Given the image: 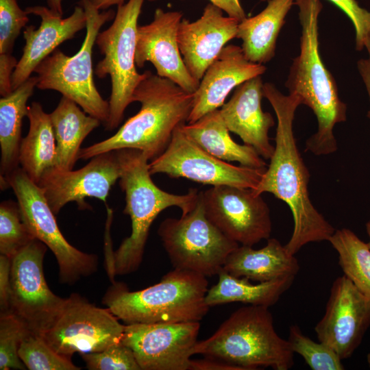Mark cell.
<instances>
[{"instance_id": "1", "label": "cell", "mask_w": 370, "mask_h": 370, "mask_svg": "<svg viewBox=\"0 0 370 370\" xmlns=\"http://www.w3.org/2000/svg\"><path fill=\"white\" fill-rule=\"evenodd\" d=\"M263 92L277 119L275 145L270 163L252 190L256 195L271 193L288 205L294 225L284 246L290 254L295 255L309 243L328 241L336 230L316 209L309 197L310 175L293 132L295 112L301 105L300 99L283 95L271 83L264 84Z\"/></svg>"}, {"instance_id": "2", "label": "cell", "mask_w": 370, "mask_h": 370, "mask_svg": "<svg viewBox=\"0 0 370 370\" xmlns=\"http://www.w3.org/2000/svg\"><path fill=\"white\" fill-rule=\"evenodd\" d=\"M301 28L300 51L294 58L285 86L298 97L317 120V130L306 141L305 151L317 156L337 150L334 134L336 124L346 121L347 106L340 99L334 77L319 53L318 18L323 8L320 0H295Z\"/></svg>"}, {"instance_id": "3", "label": "cell", "mask_w": 370, "mask_h": 370, "mask_svg": "<svg viewBox=\"0 0 370 370\" xmlns=\"http://www.w3.org/2000/svg\"><path fill=\"white\" fill-rule=\"evenodd\" d=\"M194 93L171 80L147 71L133 94L140 103L138 113L129 118L110 138L81 148L78 158L88 160L103 153L123 149L141 151L149 160L161 155L175 130L186 123L191 112Z\"/></svg>"}, {"instance_id": "4", "label": "cell", "mask_w": 370, "mask_h": 370, "mask_svg": "<svg viewBox=\"0 0 370 370\" xmlns=\"http://www.w3.org/2000/svg\"><path fill=\"white\" fill-rule=\"evenodd\" d=\"M121 166L119 185L125 194L123 213L132 221L131 235L114 252L110 268L112 275H125L138 269L145 251L150 227L164 209L177 206L182 214L195 206L199 192L190 188L185 195H175L158 188L153 182L149 160L140 150L116 151Z\"/></svg>"}, {"instance_id": "5", "label": "cell", "mask_w": 370, "mask_h": 370, "mask_svg": "<svg viewBox=\"0 0 370 370\" xmlns=\"http://www.w3.org/2000/svg\"><path fill=\"white\" fill-rule=\"evenodd\" d=\"M208 284L203 275L174 269L145 289L130 291L114 284L103 304L126 324L200 321L210 308L205 300Z\"/></svg>"}, {"instance_id": "6", "label": "cell", "mask_w": 370, "mask_h": 370, "mask_svg": "<svg viewBox=\"0 0 370 370\" xmlns=\"http://www.w3.org/2000/svg\"><path fill=\"white\" fill-rule=\"evenodd\" d=\"M193 354L224 360L242 370L271 367L288 370L294 364V352L288 340L276 332L269 307H241L209 338L197 341Z\"/></svg>"}, {"instance_id": "7", "label": "cell", "mask_w": 370, "mask_h": 370, "mask_svg": "<svg viewBox=\"0 0 370 370\" xmlns=\"http://www.w3.org/2000/svg\"><path fill=\"white\" fill-rule=\"evenodd\" d=\"M79 5L86 16V32L80 49L68 56L57 49L43 60L34 70L38 77L36 88L60 92L105 125L109 118L110 106L94 82L92 49L100 29L113 18L114 12H100L90 0H81Z\"/></svg>"}, {"instance_id": "8", "label": "cell", "mask_w": 370, "mask_h": 370, "mask_svg": "<svg viewBox=\"0 0 370 370\" xmlns=\"http://www.w3.org/2000/svg\"><path fill=\"white\" fill-rule=\"evenodd\" d=\"M145 0H129L118 6L112 24L99 32L95 40L103 58L95 73L101 79L110 77V114L106 130L116 129L122 122L127 107L133 102V94L146 77L136 68L135 53L138 20Z\"/></svg>"}, {"instance_id": "9", "label": "cell", "mask_w": 370, "mask_h": 370, "mask_svg": "<svg viewBox=\"0 0 370 370\" xmlns=\"http://www.w3.org/2000/svg\"><path fill=\"white\" fill-rule=\"evenodd\" d=\"M158 234L174 269L210 277L218 275L239 244L221 232L206 217L202 191L189 212L167 218Z\"/></svg>"}, {"instance_id": "10", "label": "cell", "mask_w": 370, "mask_h": 370, "mask_svg": "<svg viewBox=\"0 0 370 370\" xmlns=\"http://www.w3.org/2000/svg\"><path fill=\"white\" fill-rule=\"evenodd\" d=\"M12 188L19 206L23 221L34 237L53 253L59 267L60 280L73 284L97 269V257L71 245L61 233L55 214L42 190L18 166L5 180L1 188Z\"/></svg>"}, {"instance_id": "11", "label": "cell", "mask_w": 370, "mask_h": 370, "mask_svg": "<svg viewBox=\"0 0 370 370\" xmlns=\"http://www.w3.org/2000/svg\"><path fill=\"white\" fill-rule=\"evenodd\" d=\"M47 245L34 238L11 258L10 314L29 331L43 335L62 312L66 299L49 288L43 272Z\"/></svg>"}, {"instance_id": "12", "label": "cell", "mask_w": 370, "mask_h": 370, "mask_svg": "<svg viewBox=\"0 0 370 370\" xmlns=\"http://www.w3.org/2000/svg\"><path fill=\"white\" fill-rule=\"evenodd\" d=\"M107 308L71 295L51 328L42 336L58 354L99 352L121 342L125 325Z\"/></svg>"}, {"instance_id": "13", "label": "cell", "mask_w": 370, "mask_h": 370, "mask_svg": "<svg viewBox=\"0 0 370 370\" xmlns=\"http://www.w3.org/2000/svg\"><path fill=\"white\" fill-rule=\"evenodd\" d=\"M151 175L164 173L204 184L255 188L266 169L235 166L201 147L177 127L164 152L149 163Z\"/></svg>"}, {"instance_id": "14", "label": "cell", "mask_w": 370, "mask_h": 370, "mask_svg": "<svg viewBox=\"0 0 370 370\" xmlns=\"http://www.w3.org/2000/svg\"><path fill=\"white\" fill-rule=\"evenodd\" d=\"M208 219L227 237L241 245L253 246L270 237V210L252 189L229 185L202 191Z\"/></svg>"}, {"instance_id": "15", "label": "cell", "mask_w": 370, "mask_h": 370, "mask_svg": "<svg viewBox=\"0 0 370 370\" xmlns=\"http://www.w3.org/2000/svg\"><path fill=\"white\" fill-rule=\"evenodd\" d=\"M199 321L125 324L121 342L141 370H190Z\"/></svg>"}, {"instance_id": "16", "label": "cell", "mask_w": 370, "mask_h": 370, "mask_svg": "<svg viewBox=\"0 0 370 370\" xmlns=\"http://www.w3.org/2000/svg\"><path fill=\"white\" fill-rule=\"evenodd\" d=\"M370 326V298L345 275L334 280L325 314L316 324L319 341L332 347L341 360L350 358Z\"/></svg>"}, {"instance_id": "17", "label": "cell", "mask_w": 370, "mask_h": 370, "mask_svg": "<svg viewBox=\"0 0 370 370\" xmlns=\"http://www.w3.org/2000/svg\"><path fill=\"white\" fill-rule=\"evenodd\" d=\"M121 169L116 151L95 156L77 170H47L37 184L55 215L68 203L75 201L79 210L90 209L85 202L95 197L106 203L110 190L121 177Z\"/></svg>"}, {"instance_id": "18", "label": "cell", "mask_w": 370, "mask_h": 370, "mask_svg": "<svg viewBox=\"0 0 370 370\" xmlns=\"http://www.w3.org/2000/svg\"><path fill=\"white\" fill-rule=\"evenodd\" d=\"M182 16L181 12H165L158 8L151 23L138 26L135 62L140 68L150 62L156 75L171 80L188 92L194 93L199 82L188 72L177 42Z\"/></svg>"}, {"instance_id": "19", "label": "cell", "mask_w": 370, "mask_h": 370, "mask_svg": "<svg viewBox=\"0 0 370 370\" xmlns=\"http://www.w3.org/2000/svg\"><path fill=\"white\" fill-rule=\"evenodd\" d=\"M239 22L225 16L223 10L211 3L195 21L182 18L177 42L184 62L193 78L200 82L226 44L236 38Z\"/></svg>"}, {"instance_id": "20", "label": "cell", "mask_w": 370, "mask_h": 370, "mask_svg": "<svg viewBox=\"0 0 370 370\" xmlns=\"http://www.w3.org/2000/svg\"><path fill=\"white\" fill-rule=\"evenodd\" d=\"M25 10L27 14L39 16L41 22L38 29L34 25L25 27L23 54L12 76L13 90L27 80L38 64L60 45L86 27V16L80 5L64 18L45 6H30Z\"/></svg>"}, {"instance_id": "21", "label": "cell", "mask_w": 370, "mask_h": 370, "mask_svg": "<svg viewBox=\"0 0 370 370\" xmlns=\"http://www.w3.org/2000/svg\"><path fill=\"white\" fill-rule=\"evenodd\" d=\"M266 71L264 64L247 60L241 47L225 45L207 69L194 92L188 123H194L207 113L219 109L232 90L249 79L261 76Z\"/></svg>"}, {"instance_id": "22", "label": "cell", "mask_w": 370, "mask_h": 370, "mask_svg": "<svg viewBox=\"0 0 370 370\" xmlns=\"http://www.w3.org/2000/svg\"><path fill=\"white\" fill-rule=\"evenodd\" d=\"M261 76H257L238 86L230 99L220 109L223 119L230 132L243 143L254 147L264 159H270L274 146L270 143L269 130L275 121L261 106L264 97Z\"/></svg>"}, {"instance_id": "23", "label": "cell", "mask_w": 370, "mask_h": 370, "mask_svg": "<svg viewBox=\"0 0 370 370\" xmlns=\"http://www.w3.org/2000/svg\"><path fill=\"white\" fill-rule=\"evenodd\" d=\"M300 269L295 255L276 238H268L264 247L254 249L239 245L227 258L223 269L236 277L264 282L295 277Z\"/></svg>"}, {"instance_id": "24", "label": "cell", "mask_w": 370, "mask_h": 370, "mask_svg": "<svg viewBox=\"0 0 370 370\" xmlns=\"http://www.w3.org/2000/svg\"><path fill=\"white\" fill-rule=\"evenodd\" d=\"M182 130L213 156L242 166L265 169L267 164L256 150L246 144L236 143L230 136L219 109L211 111L197 121L183 124Z\"/></svg>"}, {"instance_id": "25", "label": "cell", "mask_w": 370, "mask_h": 370, "mask_svg": "<svg viewBox=\"0 0 370 370\" xmlns=\"http://www.w3.org/2000/svg\"><path fill=\"white\" fill-rule=\"evenodd\" d=\"M294 0H269L257 15L239 22L236 38L247 60L264 64L275 56L276 42Z\"/></svg>"}, {"instance_id": "26", "label": "cell", "mask_w": 370, "mask_h": 370, "mask_svg": "<svg viewBox=\"0 0 370 370\" xmlns=\"http://www.w3.org/2000/svg\"><path fill=\"white\" fill-rule=\"evenodd\" d=\"M49 116L56 143L54 166L65 171L73 169L82 143L101 122L64 96Z\"/></svg>"}, {"instance_id": "27", "label": "cell", "mask_w": 370, "mask_h": 370, "mask_svg": "<svg viewBox=\"0 0 370 370\" xmlns=\"http://www.w3.org/2000/svg\"><path fill=\"white\" fill-rule=\"evenodd\" d=\"M37 84L38 77H30L10 94L0 99L1 180L19 166L23 119L27 116V103Z\"/></svg>"}, {"instance_id": "28", "label": "cell", "mask_w": 370, "mask_h": 370, "mask_svg": "<svg viewBox=\"0 0 370 370\" xmlns=\"http://www.w3.org/2000/svg\"><path fill=\"white\" fill-rule=\"evenodd\" d=\"M29 131L22 138L19 165L27 176L38 184L43 173L55 166L56 143L49 114L36 101L28 106Z\"/></svg>"}, {"instance_id": "29", "label": "cell", "mask_w": 370, "mask_h": 370, "mask_svg": "<svg viewBox=\"0 0 370 370\" xmlns=\"http://www.w3.org/2000/svg\"><path fill=\"white\" fill-rule=\"evenodd\" d=\"M218 277V282L206 295V303L210 308L232 302L269 307L291 286L295 278L251 284L249 279L234 276L223 269Z\"/></svg>"}, {"instance_id": "30", "label": "cell", "mask_w": 370, "mask_h": 370, "mask_svg": "<svg viewBox=\"0 0 370 370\" xmlns=\"http://www.w3.org/2000/svg\"><path fill=\"white\" fill-rule=\"evenodd\" d=\"M328 241L338 255L343 275L370 298V247L353 231L336 230Z\"/></svg>"}, {"instance_id": "31", "label": "cell", "mask_w": 370, "mask_h": 370, "mask_svg": "<svg viewBox=\"0 0 370 370\" xmlns=\"http://www.w3.org/2000/svg\"><path fill=\"white\" fill-rule=\"evenodd\" d=\"M18 356L29 370H79L71 359L58 354L41 335L28 331L22 339Z\"/></svg>"}, {"instance_id": "32", "label": "cell", "mask_w": 370, "mask_h": 370, "mask_svg": "<svg viewBox=\"0 0 370 370\" xmlns=\"http://www.w3.org/2000/svg\"><path fill=\"white\" fill-rule=\"evenodd\" d=\"M35 238L23 221L18 201L0 204V253L10 258Z\"/></svg>"}, {"instance_id": "33", "label": "cell", "mask_w": 370, "mask_h": 370, "mask_svg": "<svg viewBox=\"0 0 370 370\" xmlns=\"http://www.w3.org/2000/svg\"><path fill=\"white\" fill-rule=\"evenodd\" d=\"M288 341L294 353L300 355L312 370H343L342 360L336 352L326 344L317 343L303 334L300 328L293 324L289 328Z\"/></svg>"}, {"instance_id": "34", "label": "cell", "mask_w": 370, "mask_h": 370, "mask_svg": "<svg viewBox=\"0 0 370 370\" xmlns=\"http://www.w3.org/2000/svg\"><path fill=\"white\" fill-rule=\"evenodd\" d=\"M29 330L12 314L0 316V369H25L18 356L21 342Z\"/></svg>"}, {"instance_id": "35", "label": "cell", "mask_w": 370, "mask_h": 370, "mask_svg": "<svg viewBox=\"0 0 370 370\" xmlns=\"http://www.w3.org/2000/svg\"><path fill=\"white\" fill-rule=\"evenodd\" d=\"M81 356L90 370H141L131 349L122 342Z\"/></svg>"}, {"instance_id": "36", "label": "cell", "mask_w": 370, "mask_h": 370, "mask_svg": "<svg viewBox=\"0 0 370 370\" xmlns=\"http://www.w3.org/2000/svg\"><path fill=\"white\" fill-rule=\"evenodd\" d=\"M29 21L16 0H0V55H11L16 38Z\"/></svg>"}, {"instance_id": "37", "label": "cell", "mask_w": 370, "mask_h": 370, "mask_svg": "<svg viewBox=\"0 0 370 370\" xmlns=\"http://www.w3.org/2000/svg\"><path fill=\"white\" fill-rule=\"evenodd\" d=\"M337 5L351 20L355 29L356 49H365V41L370 32V11L356 0H329Z\"/></svg>"}, {"instance_id": "38", "label": "cell", "mask_w": 370, "mask_h": 370, "mask_svg": "<svg viewBox=\"0 0 370 370\" xmlns=\"http://www.w3.org/2000/svg\"><path fill=\"white\" fill-rule=\"evenodd\" d=\"M11 258L0 256V307L1 314H10Z\"/></svg>"}, {"instance_id": "39", "label": "cell", "mask_w": 370, "mask_h": 370, "mask_svg": "<svg viewBox=\"0 0 370 370\" xmlns=\"http://www.w3.org/2000/svg\"><path fill=\"white\" fill-rule=\"evenodd\" d=\"M16 59L11 54L0 55V95L5 97L12 91V76L17 65Z\"/></svg>"}, {"instance_id": "40", "label": "cell", "mask_w": 370, "mask_h": 370, "mask_svg": "<svg viewBox=\"0 0 370 370\" xmlns=\"http://www.w3.org/2000/svg\"><path fill=\"white\" fill-rule=\"evenodd\" d=\"M190 370H242L241 367L224 360L204 357L202 359L191 360Z\"/></svg>"}, {"instance_id": "41", "label": "cell", "mask_w": 370, "mask_h": 370, "mask_svg": "<svg viewBox=\"0 0 370 370\" xmlns=\"http://www.w3.org/2000/svg\"><path fill=\"white\" fill-rule=\"evenodd\" d=\"M153 1L156 0H148ZM211 3L221 8L229 16L241 21L246 18L245 12L239 0H210Z\"/></svg>"}, {"instance_id": "42", "label": "cell", "mask_w": 370, "mask_h": 370, "mask_svg": "<svg viewBox=\"0 0 370 370\" xmlns=\"http://www.w3.org/2000/svg\"><path fill=\"white\" fill-rule=\"evenodd\" d=\"M357 67L365 86L370 102V60L368 58L359 60L357 62ZM367 115L370 118V109Z\"/></svg>"}, {"instance_id": "43", "label": "cell", "mask_w": 370, "mask_h": 370, "mask_svg": "<svg viewBox=\"0 0 370 370\" xmlns=\"http://www.w3.org/2000/svg\"><path fill=\"white\" fill-rule=\"evenodd\" d=\"M99 10H105L112 5H120L124 3L125 0H90Z\"/></svg>"}, {"instance_id": "44", "label": "cell", "mask_w": 370, "mask_h": 370, "mask_svg": "<svg viewBox=\"0 0 370 370\" xmlns=\"http://www.w3.org/2000/svg\"><path fill=\"white\" fill-rule=\"evenodd\" d=\"M47 2L51 11L60 16H63L62 0H47Z\"/></svg>"}, {"instance_id": "45", "label": "cell", "mask_w": 370, "mask_h": 370, "mask_svg": "<svg viewBox=\"0 0 370 370\" xmlns=\"http://www.w3.org/2000/svg\"><path fill=\"white\" fill-rule=\"evenodd\" d=\"M365 48L367 49L369 55L368 59L370 60V32L368 34L365 41Z\"/></svg>"}, {"instance_id": "46", "label": "cell", "mask_w": 370, "mask_h": 370, "mask_svg": "<svg viewBox=\"0 0 370 370\" xmlns=\"http://www.w3.org/2000/svg\"><path fill=\"white\" fill-rule=\"evenodd\" d=\"M366 231H367V233L368 234V236H369V242H368V244H369V246L370 247V221H369L367 223H366Z\"/></svg>"}, {"instance_id": "47", "label": "cell", "mask_w": 370, "mask_h": 370, "mask_svg": "<svg viewBox=\"0 0 370 370\" xmlns=\"http://www.w3.org/2000/svg\"><path fill=\"white\" fill-rule=\"evenodd\" d=\"M367 362L369 367L370 368V352L367 356Z\"/></svg>"}]
</instances>
